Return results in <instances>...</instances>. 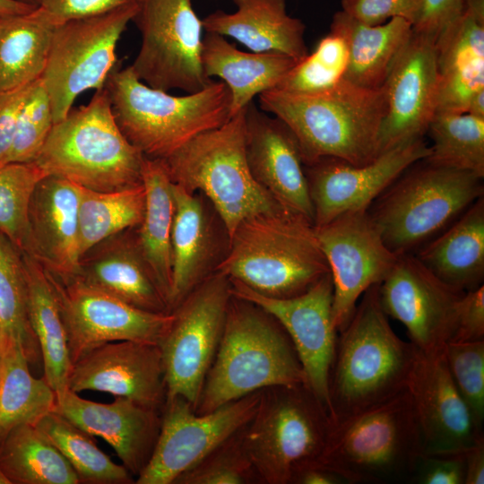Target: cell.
Instances as JSON below:
<instances>
[{
    "mask_svg": "<svg viewBox=\"0 0 484 484\" xmlns=\"http://www.w3.org/2000/svg\"><path fill=\"white\" fill-rule=\"evenodd\" d=\"M259 101L263 111L290 129L305 166L324 158L364 165L380 155L379 135L386 111L384 86L367 89L342 80L320 94L268 90L259 94Z\"/></svg>",
    "mask_w": 484,
    "mask_h": 484,
    "instance_id": "1",
    "label": "cell"
},
{
    "mask_svg": "<svg viewBox=\"0 0 484 484\" xmlns=\"http://www.w3.org/2000/svg\"><path fill=\"white\" fill-rule=\"evenodd\" d=\"M418 352L412 342L393 330L380 303L378 284L368 288L338 333L328 383L332 419L407 389Z\"/></svg>",
    "mask_w": 484,
    "mask_h": 484,
    "instance_id": "2",
    "label": "cell"
},
{
    "mask_svg": "<svg viewBox=\"0 0 484 484\" xmlns=\"http://www.w3.org/2000/svg\"><path fill=\"white\" fill-rule=\"evenodd\" d=\"M298 384L306 377L285 329L256 304L232 295L194 411L207 413L270 386Z\"/></svg>",
    "mask_w": 484,
    "mask_h": 484,
    "instance_id": "3",
    "label": "cell"
},
{
    "mask_svg": "<svg viewBox=\"0 0 484 484\" xmlns=\"http://www.w3.org/2000/svg\"><path fill=\"white\" fill-rule=\"evenodd\" d=\"M229 239L215 272L266 297L301 295L330 272L314 224L286 210L246 219Z\"/></svg>",
    "mask_w": 484,
    "mask_h": 484,
    "instance_id": "4",
    "label": "cell"
},
{
    "mask_svg": "<svg viewBox=\"0 0 484 484\" xmlns=\"http://www.w3.org/2000/svg\"><path fill=\"white\" fill-rule=\"evenodd\" d=\"M103 87L119 130L150 159L164 160L230 118V92L223 82L212 81L202 91L173 96L143 82L130 65L122 68L117 63Z\"/></svg>",
    "mask_w": 484,
    "mask_h": 484,
    "instance_id": "5",
    "label": "cell"
},
{
    "mask_svg": "<svg viewBox=\"0 0 484 484\" xmlns=\"http://www.w3.org/2000/svg\"><path fill=\"white\" fill-rule=\"evenodd\" d=\"M423 453L408 389L376 405L333 420L316 464L346 484L411 483Z\"/></svg>",
    "mask_w": 484,
    "mask_h": 484,
    "instance_id": "6",
    "label": "cell"
},
{
    "mask_svg": "<svg viewBox=\"0 0 484 484\" xmlns=\"http://www.w3.org/2000/svg\"><path fill=\"white\" fill-rule=\"evenodd\" d=\"M143 160L117 125L103 87L87 105L71 108L54 124L34 162L47 175L86 189L114 192L143 184Z\"/></svg>",
    "mask_w": 484,
    "mask_h": 484,
    "instance_id": "7",
    "label": "cell"
},
{
    "mask_svg": "<svg viewBox=\"0 0 484 484\" xmlns=\"http://www.w3.org/2000/svg\"><path fill=\"white\" fill-rule=\"evenodd\" d=\"M246 108L162 160L172 183L189 194L198 191L209 198L229 238L246 219L284 210L250 171L246 152Z\"/></svg>",
    "mask_w": 484,
    "mask_h": 484,
    "instance_id": "8",
    "label": "cell"
},
{
    "mask_svg": "<svg viewBox=\"0 0 484 484\" xmlns=\"http://www.w3.org/2000/svg\"><path fill=\"white\" fill-rule=\"evenodd\" d=\"M483 195L482 177L423 159L385 188L367 212L393 253L415 254Z\"/></svg>",
    "mask_w": 484,
    "mask_h": 484,
    "instance_id": "9",
    "label": "cell"
},
{
    "mask_svg": "<svg viewBox=\"0 0 484 484\" xmlns=\"http://www.w3.org/2000/svg\"><path fill=\"white\" fill-rule=\"evenodd\" d=\"M333 419L306 384L260 392L243 443L262 484H292L303 468L317 462Z\"/></svg>",
    "mask_w": 484,
    "mask_h": 484,
    "instance_id": "10",
    "label": "cell"
},
{
    "mask_svg": "<svg viewBox=\"0 0 484 484\" xmlns=\"http://www.w3.org/2000/svg\"><path fill=\"white\" fill-rule=\"evenodd\" d=\"M138 11V3L56 26L40 76L49 96L54 123L64 119L83 91L102 89L117 63V44Z\"/></svg>",
    "mask_w": 484,
    "mask_h": 484,
    "instance_id": "11",
    "label": "cell"
},
{
    "mask_svg": "<svg viewBox=\"0 0 484 484\" xmlns=\"http://www.w3.org/2000/svg\"><path fill=\"white\" fill-rule=\"evenodd\" d=\"M231 296L230 281L215 272L172 309V321L159 343L166 398L181 396L195 409L221 339Z\"/></svg>",
    "mask_w": 484,
    "mask_h": 484,
    "instance_id": "12",
    "label": "cell"
},
{
    "mask_svg": "<svg viewBox=\"0 0 484 484\" xmlns=\"http://www.w3.org/2000/svg\"><path fill=\"white\" fill-rule=\"evenodd\" d=\"M133 21L142 44L130 66L139 80L163 91L188 93L212 82L202 65L203 23L191 0H138Z\"/></svg>",
    "mask_w": 484,
    "mask_h": 484,
    "instance_id": "13",
    "label": "cell"
},
{
    "mask_svg": "<svg viewBox=\"0 0 484 484\" xmlns=\"http://www.w3.org/2000/svg\"><path fill=\"white\" fill-rule=\"evenodd\" d=\"M255 392L203 414L181 396L166 398L160 435L136 484H174L185 471L242 428L259 402Z\"/></svg>",
    "mask_w": 484,
    "mask_h": 484,
    "instance_id": "14",
    "label": "cell"
},
{
    "mask_svg": "<svg viewBox=\"0 0 484 484\" xmlns=\"http://www.w3.org/2000/svg\"><path fill=\"white\" fill-rule=\"evenodd\" d=\"M45 271L58 304L72 365L108 342L159 345L172 321L171 312L145 311L75 278L61 280Z\"/></svg>",
    "mask_w": 484,
    "mask_h": 484,
    "instance_id": "15",
    "label": "cell"
},
{
    "mask_svg": "<svg viewBox=\"0 0 484 484\" xmlns=\"http://www.w3.org/2000/svg\"><path fill=\"white\" fill-rule=\"evenodd\" d=\"M315 230L333 281V318L339 333L363 293L382 282L398 255L386 246L367 210L342 213Z\"/></svg>",
    "mask_w": 484,
    "mask_h": 484,
    "instance_id": "16",
    "label": "cell"
},
{
    "mask_svg": "<svg viewBox=\"0 0 484 484\" xmlns=\"http://www.w3.org/2000/svg\"><path fill=\"white\" fill-rule=\"evenodd\" d=\"M229 281L232 295L256 304L282 325L302 365L306 385L331 415L328 383L338 331L333 318V285L330 272L303 294L289 298L266 297Z\"/></svg>",
    "mask_w": 484,
    "mask_h": 484,
    "instance_id": "17",
    "label": "cell"
},
{
    "mask_svg": "<svg viewBox=\"0 0 484 484\" xmlns=\"http://www.w3.org/2000/svg\"><path fill=\"white\" fill-rule=\"evenodd\" d=\"M378 293L387 316L405 326L419 350H442L451 340L464 292L439 280L414 254L398 255Z\"/></svg>",
    "mask_w": 484,
    "mask_h": 484,
    "instance_id": "18",
    "label": "cell"
},
{
    "mask_svg": "<svg viewBox=\"0 0 484 484\" xmlns=\"http://www.w3.org/2000/svg\"><path fill=\"white\" fill-rule=\"evenodd\" d=\"M429 151V146L419 138L382 152L364 165L324 158L305 166L314 226L326 224L348 212L367 210L406 169L425 159Z\"/></svg>",
    "mask_w": 484,
    "mask_h": 484,
    "instance_id": "19",
    "label": "cell"
},
{
    "mask_svg": "<svg viewBox=\"0 0 484 484\" xmlns=\"http://www.w3.org/2000/svg\"><path fill=\"white\" fill-rule=\"evenodd\" d=\"M383 86L386 111L379 135L380 154L427 134L438 104L436 39L412 30Z\"/></svg>",
    "mask_w": 484,
    "mask_h": 484,
    "instance_id": "20",
    "label": "cell"
},
{
    "mask_svg": "<svg viewBox=\"0 0 484 484\" xmlns=\"http://www.w3.org/2000/svg\"><path fill=\"white\" fill-rule=\"evenodd\" d=\"M443 350H419L407 386L423 453L428 454L463 452L484 439L451 378Z\"/></svg>",
    "mask_w": 484,
    "mask_h": 484,
    "instance_id": "21",
    "label": "cell"
},
{
    "mask_svg": "<svg viewBox=\"0 0 484 484\" xmlns=\"http://www.w3.org/2000/svg\"><path fill=\"white\" fill-rule=\"evenodd\" d=\"M67 387L104 392L161 411L167 390L160 348L133 341L103 344L72 365Z\"/></svg>",
    "mask_w": 484,
    "mask_h": 484,
    "instance_id": "22",
    "label": "cell"
},
{
    "mask_svg": "<svg viewBox=\"0 0 484 484\" xmlns=\"http://www.w3.org/2000/svg\"><path fill=\"white\" fill-rule=\"evenodd\" d=\"M246 152L257 183L284 210L314 224V208L301 151L290 129L250 102L246 108Z\"/></svg>",
    "mask_w": 484,
    "mask_h": 484,
    "instance_id": "23",
    "label": "cell"
},
{
    "mask_svg": "<svg viewBox=\"0 0 484 484\" xmlns=\"http://www.w3.org/2000/svg\"><path fill=\"white\" fill-rule=\"evenodd\" d=\"M54 411L92 436L104 439L137 478L148 464L161 426V411L117 396L110 403L82 398L70 389L56 393Z\"/></svg>",
    "mask_w": 484,
    "mask_h": 484,
    "instance_id": "24",
    "label": "cell"
},
{
    "mask_svg": "<svg viewBox=\"0 0 484 484\" xmlns=\"http://www.w3.org/2000/svg\"><path fill=\"white\" fill-rule=\"evenodd\" d=\"M79 186L47 175L36 186L28 210L31 253L49 273L61 280L78 272Z\"/></svg>",
    "mask_w": 484,
    "mask_h": 484,
    "instance_id": "25",
    "label": "cell"
},
{
    "mask_svg": "<svg viewBox=\"0 0 484 484\" xmlns=\"http://www.w3.org/2000/svg\"><path fill=\"white\" fill-rule=\"evenodd\" d=\"M135 229L112 235L87 250L74 278L137 308L170 313L140 251Z\"/></svg>",
    "mask_w": 484,
    "mask_h": 484,
    "instance_id": "26",
    "label": "cell"
},
{
    "mask_svg": "<svg viewBox=\"0 0 484 484\" xmlns=\"http://www.w3.org/2000/svg\"><path fill=\"white\" fill-rule=\"evenodd\" d=\"M237 11L202 20L206 32L235 39L252 52L280 53L297 61L307 54L305 24L287 13L286 0H233Z\"/></svg>",
    "mask_w": 484,
    "mask_h": 484,
    "instance_id": "27",
    "label": "cell"
},
{
    "mask_svg": "<svg viewBox=\"0 0 484 484\" xmlns=\"http://www.w3.org/2000/svg\"><path fill=\"white\" fill-rule=\"evenodd\" d=\"M436 112L466 113L473 95L484 90V19L462 11L436 38Z\"/></svg>",
    "mask_w": 484,
    "mask_h": 484,
    "instance_id": "28",
    "label": "cell"
},
{
    "mask_svg": "<svg viewBox=\"0 0 484 484\" xmlns=\"http://www.w3.org/2000/svg\"><path fill=\"white\" fill-rule=\"evenodd\" d=\"M414 255L439 280L458 291L483 285L484 195Z\"/></svg>",
    "mask_w": 484,
    "mask_h": 484,
    "instance_id": "29",
    "label": "cell"
},
{
    "mask_svg": "<svg viewBox=\"0 0 484 484\" xmlns=\"http://www.w3.org/2000/svg\"><path fill=\"white\" fill-rule=\"evenodd\" d=\"M202 65L211 79L220 77L230 92V117L245 108L253 98L274 89L298 62L280 53L244 52L224 39L207 32L203 38Z\"/></svg>",
    "mask_w": 484,
    "mask_h": 484,
    "instance_id": "30",
    "label": "cell"
},
{
    "mask_svg": "<svg viewBox=\"0 0 484 484\" xmlns=\"http://www.w3.org/2000/svg\"><path fill=\"white\" fill-rule=\"evenodd\" d=\"M330 31L341 36L348 47L343 80L359 87L379 89L410 39L412 24L396 17L379 25H367L341 10L333 16Z\"/></svg>",
    "mask_w": 484,
    "mask_h": 484,
    "instance_id": "31",
    "label": "cell"
},
{
    "mask_svg": "<svg viewBox=\"0 0 484 484\" xmlns=\"http://www.w3.org/2000/svg\"><path fill=\"white\" fill-rule=\"evenodd\" d=\"M142 183L145 190V210L142 222L135 229L136 239L140 251L169 306L174 200L172 182L162 160L144 157Z\"/></svg>",
    "mask_w": 484,
    "mask_h": 484,
    "instance_id": "32",
    "label": "cell"
},
{
    "mask_svg": "<svg viewBox=\"0 0 484 484\" xmlns=\"http://www.w3.org/2000/svg\"><path fill=\"white\" fill-rule=\"evenodd\" d=\"M28 316L39 341L44 378L55 391H65L72 362L58 304L46 271L30 255L22 253Z\"/></svg>",
    "mask_w": 484,
    "mask_h": 484,
    "instance_id": "33",
    "label": "cell"
},
{
    "mask_svg": "<svg viewBox=\"0 0 484 484\" xmlns=\"http://www.w3.org/2000/svg\"><path fill=\"white\" fill-rule=\"evenodd\" d=\"M172 194L174 218L171 231V311L206 278L211 252L208 221L198 197L174 183Z\"/></svg>",
    "mask_w": 484,
    "mask_h": 484,
    "instance_id": "34",
    "label": "cell"
},
{
    "mask_svg": "<svg viewBox=\"0 0 484 484\" xmlns=\"http://www.w3.org/2000/svg\"><path fill=\"white\" fill-rule=\"evenodd\" d=\"M56 25L39 6L26 13L0 16V92L42 75Z\"/></svg>",
    "mask_w": 484,
    "mask_h": 484,
    "instance_id": "35",
    "label": "cell"
},
{
    "mask_svg": "<svg viewBox=\"0 0 484 484\" xmlns=\"http://www.w3.org/2000/svg\"><path fill=\"white\" fill-rule=\"evenodd\" d=\"M29 366L22 343L3 332L0 442L14 427L22 424L36 425L42 417L55 409V391L44 377H34Z\"/></svg>",
    "mask_w": 484,
    "mask_h": 484,
    "instance_id": "36",
    "label": "cell"
},
{
    "mask_svg": "<svg viewBox=\"0 0 484 484\" xmlns=\"http://www.w3.org/2000/svg\"><path fill=\"white\" fill-rule=\"evenodd\" d=\"M0 469L10 484H79L73 467L33 424L12 428L0 442Z\"/></svg>",
    "mask_w": 484,
    "mask_h": 484,
    "instance_id": "37",
    "label": "cell"
},
{
    "mask_svg": "<svg viewBox=\"0 0 484 484\" xmlns=\"http://www.w3.org/2000/svg\"><path fill=\"white\" fill-rule=\"evenodd\" d=\"M144 210L145 190L143 184L114 192H98L79 186L80 257L101 240L138 227Z\"/></svg>",
    "mask_w": 484,
    "mask_h": 484,
    "instance_id": "38",
    "label": "cell"
},
{
    "mask_svg": "<svg viewBox=\"0 0 484 484\" xmlns=\"http://www.w3.org/2000/svg\"><path fill=\"white\" fill-rule=\"evenodd\" d=\"M36 426L67 460L80 483H134L130 472L102 452L92 436L56 411L46 414Z\"/></svg>",
    "mask_w": 484,
    "mask_h": 484,
    "instance_id": "39",
    "label": "cell"
},
{
    "mask_svg": "<svg viewBox=\"0 0 484 484\" xmlns=\"http://www.w3.org/2000/svg\"><path fill=\"white\" fill-rule=\"evenodd\" d=\"M427 134L432 145L425 161L484 178V118L469 113L436 112Z\"/></svg>",
    "mask_w": 484,
    "mask_h": 484,
    "instance_id": "40",
    "label": "cell"
},
{
    "mask_svg": "<svg viewBox=\"0 0 484 484\" xmlns=\"http://www.w3.org/2000/svg\"><path fill=\"white\" fill-rule=\"evenodd\" d=\"M0 328L22 343L30 364L41 356L28 316L22 253L1 230Z\"/></svg>",
    "mask_w": 484,
    "mask_h": 484,
    "instance_id": "41",
    "label": "cell"
},
{
    "mask_svg": "<svg viewBox=\"0 0 484 484\" xmlns=\"http://www.w3.org/2000/svg\"><path fill=\"white\" fill-rule=\"evenodd\" d=\"M46 172L36 162H0V230L30 255L28 210L32 193Z\"/></svg>",
    "mask_w": 484,
    "mask_h": 484,
    "instance_id": "42",
    "label": "cell"
},
{
    "mask_svg": "<svg viewBox=\"0 0 484 484\" xmlns=\"http://www.w3.org/2000/svg\"><path fill=\"white\" fill-rule=\"evenodd\" d=\"M348 62L349 50L345 40L330 31L274 89L307 95L326 92L343 80Z\"/></svg>",
    "mask_w": 484,
    "mask_h": 484,
    "instance_id": "43",
    "label": "cell"
},
{
    "mask_svg": "<svg viewBox=\"0 0 484 484\" xmlns=\"http://www.w3.org/2000/svg\"><path fill=\"white\" fill-rule=\"evenodd\" d=\"M244 427L181 474L174 484H262L244 446Z\"/></svg>",
    "mask_w": 484,
    "mask_h": 484,
    "instance_id": "44",
    "label": "cell"
},
{
    "mask_svg": "<svg viewBox=\"0 0 484 484\" xmlns=\"http://www.w3.org/2000/svg\"><path fill=\"white\" fill-rule=\"evenodd\" d=\"M444 356L451 378L466 404L476 427L484 425V340L449 341Z\"/></svg>",
    "mask_w": 484,
    "mask_h": 484,
    "instance_id": "45",
    "label": "cell"
},
{
    "mask_svg": "<svg viewBox=\"0 0 484 484\" xmlns=\"http://www.w3.org/2000/svg\"><path fill=\"white\" fill-rule=\"evenodd\" d=\"M54 124L50 99L39 77L30 85L5 162L35 161Z\"/></svg>",
    "mask_w": 484,
    "mask_h": 484,
    "instance_id": "46",
    "label": "cell"
},
{
    "mask_svg": "<svg viewBox=\"0 0 484 484\" xmlns=\"http://www.w3.org/2000/svg\"><path fill=\"white\" fill-rule=\"evenodd\" d=\"M424 0H341V10L367 25H379L392 18H402L412 25Z\"/></svg>",
    "mask_w": 484,
    "mask_h": 484,
    "instance_id": "47",
    "label": "cell"
},
{
    "mask_svg": "<svg viewBox=\"0 0 484 484\" xmlns=\"http://www.w3.org/2000/svg\"><path fill=\"white\" fill-rule=\"evenodd\" d=\"M464 452L422 453L415 466L411 483L464 484Z\"/></svg>",
    "mask_w": 484,
    "mask_h": 484,
    "instance_id": "48",
    "label": "cell"
},
{
    "mask_svg": "<svg viewBox=\"0 0 484 484\" xmlns=\"http://www.w3.org/2000/svg\"><path fill=\"white\" fill-rule=\"evenodd\" d=\"M482 340H484L483 285L462 295L458 307L455 329L449 341L470 342Z\"/></svg>",
    "mask_w": 484,
    "mask_h": 484,
    "instance_id": "49",
    "label": "cell"
},
{
    "mask_svg": "<svg viewBox=\"0 0 484 484\" xmlns=\"http://www.w3.org/2000/svg\"><path fill=\"white\" fill-rule=\"evenodd\" d=\"M138 0H39L42 8L56 24L101 14Z\"/></svg>",
    "mask_w": 484,
    "mask_h": 484,
    "instance_id": "50",
    "label": "cell"
},
{
    "mask_svg": "<svg viewBox=\"0 0 484 484\" xmlns=\"http://www.w3.org/2000/svg\"><path fill=\"white\" fill-rule=\"evenodd\" d=\"M30 83L0 92V162L6 161L11 151Z\"/></svg>",
    "mask_w": 484,
    "mask_h": 484,
    "instance_id": "51",
    "label": "cell"
},
{
    "mask_svg": "<svg viewBox=\"0 0 484 484\" xmlns=\"http://www.w3.org/2000/svg\"><path fill=\"white\" fill-rule=\"evenodd\" d=\"M462 12V0H424L412 30L435 39Z\"/></svg>",
    "mask_w": 484,
    "mask_h": 484,
    "instance_id": "52",
    "label": "cell"
},
{
    "mask_svg": "<svg viewBox=\"0 0 484 484\" xmlns=\"http://www.w3.org/2000/svg\"><path fill=\"white\" fill-rule=\"evenodd\" d=\"M464 484L484 483V439L464 452Z\"/></svg>",
    "mask_w": 484,
    "mask_h": 484,
    "instance_id": "53",
    "label": "cell"
},
{
    "mask_svg": "<svg viewBox=\"0 0 484 484\" xmlns=\"http://www.w3.org/2000/svg\"><path fill=\"white\" fill-rule=\"evenodd\" d=\"M292 484H346L337 473L319 465L312 464L299 471Z\"/></svg>",
    "mask_w": 484,
    "mask_h": 484,
    "instance_id": "54",
    "label": "cell"
},
{
    "mask_svg": "<svg viewBox=\"0 0 484 484\" xmlns=\"http://www.w3.org/2000/svg\"><path fill=\"white\" fill-rule=\"evenodd\" d=\"M38 6H33L18 0H0V16L26 13Z\"/></svg>",
    "mask_w": 484,
    "mask_h": 484,
    "instance_id": "55",
    "label": "cell"
},
{
    "mask_svg": "<svg viewBox=\"0 0 484 484\" xmlns=\"http://www.w3.org/2000/svg\"><path fill=\"white\" fill-rule=\"evenodd\" d=\"M466 113L480 118H484V90L480 91L473 95Z\"/></svg>",
    "mask_w": 484,
    "mask_h": 484,
    "instance_id": "56",
    "label": "cell"
},
{
    "mask_svg": "<svg viewBox=\"0 0 484 484\" xmlns=\"http://www.w3.org/2000/svg\"><path fill=\"white\" fill-rule=\"evenodd\" d=\"M462 11L484 19V0H462Z\"/></svg>",
    "mask_w": 484,
    "mask_h": 484,
    "instance_id": "57",
    "label": "cell"
},
{
    "mask_svg": "<svg viewBox=\"0 0 484 484\" xmlns=\"http://www.w3.org/2000/svg\"><path fill=\"white\" fill-rule=\"evenodd\" d=\"M2 361H3V332L0 328V379L2 373Z\"/></svg>",
    "mask_w": 484,
    "mask_h": 484,
    "instance_id": "58",
    "label": "cell"
},
{
    "mask_svg": "<svg viewBox=\"0 0 484 484\" xmlns=\"http://www.w3.org/2000/svg\"><path fill=\"white\" fill-rule=\"evenodd\" d=\"M20 2L33 5V6H39V0H18Z\"/></svg>",
    "mask_w": 484,
    "mask_h": 484,
    "instance_id": "59",
    "label": "cell"
},
{
    "mask_svg": "<svg viewBox=\"0 0 484 484\" xmlns=\"http://www.w3.org/2000/svg\"><path fill=\"white\" fill-rule=\"evenodd\" d=\"M0 484H10L9 480L4 476L1 469H0Z\"/></svg>",
    "mask_w": 484,
    "mask_h": 484,
    "instance_id": "60",
    "label": "cell"
}]
</instances>
